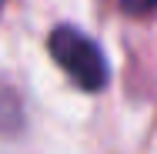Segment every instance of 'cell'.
<instances>
[{
	"label": "cell",
	"instance_id": "6da1fadb",
	"mask_svg": "<svg viewBox=\"0 0 157 154\" xmlns=\"http://www.w3.org/2000/svg\"><path fill=\"white\" fill-rule=\"evenodd\" d=\"M47 47H50V57L57 61V67L80 91H104L107 87L110 67H107V57L97 47L94 37H87L84 30H77L70 24H60L50 30Z\"/></svg>",
	"mask_w": 157,
	"mask_h": 154
},
{
	"label": "cell",
	"instance_id": "7a4b0ae2",
	"mask_svg": "<svg viewBox=\"0 0 157 154\" xmlns=\"http://www.w3.org/2000/svg\"><path fill=\"white\" fill-rule=\"evenodd\" d=\"M121 7L134 17H147V14L157 10V0H121Z\"/></svg>",
	"mask_w": 157,
	"mask_h": 154
},
{
	"label": "cell",
	"instance_id": "3957f363",
	"mask_svg": "<svg viewBox=\"0 0 157 154\" xmlns=\"http://www.w3.org/2000/svg\"><path fill=\"white\" fill-rule=\"evenodd\" d=\"M0 7H3V0H0Z\"/></svg>",
	"mask_w": 157,
	"mask_h": 154
}]
</instances>
